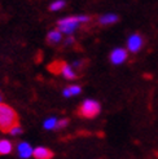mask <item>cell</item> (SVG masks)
Instances as JSON below:
<instances>
[{"mask_svg": "<svg viewBox=\"0 0 158 159\" xmlns=\"http://www.w3.org/2000/svg\"><path fill=\"white\" fill-rule=\"evenodd\" d=\"M16 125H18L17 113L9 105L0 104V131L9 133Z\"/></svg>", "mask_w": 158, "mask_h": 159, "instance_id": "6da1fadb", "label": "cell"}, {"mask_svg": "<svg viewBox=\"0 0 158 159\" xmlns=\"http://www.w3.org/2000/svg\"><path fill=\"white\" fill-rule=\"evenodd\" d=\"M101 111V106L97 101L95 100H84L82 104H81V107H79V115L82 118H87V119H91V118H95L100 114Z\"/></svg>", "mask_w": 158, "mask_h": 159, "instance_id": "7a4b0ae2", "label": "cell"}, {"mask_svg": "<svg viewBox=\"0 0 158 159\" xmlns=\"http://www.w3.org/2000/svg\"><path fill=\"white\" fill-rule=\"evenodd\" d=\"M57 25H58V31L70 35L74 33V30L78 29V26L81 25V22H79L78 16H77V17H66V18L58 20Z\"/></svg>", "mask_w": 158, "mask_h": 159, "instance_id": "3957f363", "label": "cell"}, {"mask_svg": "<svg viewBox=\"0 0 158 159\" xmlns=\"http://www.w3.org/2000/svg\"><path fill=\"white\" fill-rule=\"evenodd\" d=\"M143 38H141L139 34H132L128 39H127V49L132 53H136L141 49L143 47Z\"/></svg>", "mask_w": 158, "mask_h": 159, "instance_id": "277c9868", "label": "cell"}, {"mask_svg": "<svg viewBox=\"0 0 158 159\" xmlns=\"http://www.w3.org/2000/svg\"><path fill=\"white\" fill-rule=\"evenodd\" d=\"M127 60V51L124 48H115L110 53V61L113 65H121Z\"/></svg>", "mask_w": 158, "mask_h": 159, "instance_id": "5b68a950", "label": "cell"}, {"mask_svg": "<svg viewBox=\"0 0 158 159\" xmlns=\"http://www.w3.org/2000/svg\"><path fill=\"white\" fill-rule=\"evenodd\" d=\"M17 153H18L20 158L27 159V158H30L31 155H33L34 150H33V148H31V145L27 144V142H20V144L17 145Z\"/></svg>", "mask_w": 158, "mask_h": 159, "instance_id": "8992f818", "label": "cell"}, {"mask_svg": "<svg viewBox=\"0 0 158 159\" xmlns=\"http://www.w3.org/2000/svg\"><path fill=\"white\" fill-rule=\"evenodd\" d=\"M33 157L35 159H51L53 157V153L48 148H44V146H38L34 149V153Z\"/></svg>", "mask_w": 158, "mask_h": 159, "instance_id": "52a82bcc", "label": "cell"}, {"mask_svg": "<svg viewBox=\"0 0 158 159\" xmlns=\"http://www.w3.org/2000/svg\"><path fill=\"white\" fill-rule=\"evenodd\" d=\"M61 39H62V33L58 30H52L48 33V35H47V40H48V43H51V44L60 43Z\"/></svg>", "mask_w": 158, "mask_h": 159, "instance_id": "ba28073f", "label": "cell"}, {"mask_svg": "<svg viewBox=\"0 0 158 159\" xmlns=\"http://www.w3.org/2000/svg\"><path fill=\"white\" fill-rule=\"evenodd\" d=\"M118 21V16L114 13H108V14H102L99 18V22L101 25H112V23Z\"/></svg>", "mask_w": 158, "mask_h": 159, "instance_id": "9c48e42d", "label": "cell"}, {"mask_svg": "<svg viewBox=\"0 0 158 159\" xmlns=\"http://www.w3.org/2000/svg\"><path fill=\"white\" fill-rule=\"evenodd\" d=\"M61 74H62V76H64V78L69 79V80H72V79H75L77 78L73 67L69 66L67 63H62V66H61Z\"/></svg>", "mask_w": 158, "mask_h": 159, "instance_id": "30bf717a", "label": "cell"}, {"mask_svg": "<svg viewBox=\"0 0 158 159\" xmlns=\"http://www.w3.org/2000/svg\"><path fill=\"white\" fill-rule=\"evenodd\" d=\"M13 150V145L8 140H0V155H8Z\"/></svg>", "mask_w": 158, "mask_h": 159, "instance_id": "8fae6325", "label": "cell"}, {"mask_svg": "<svg viewBox=\"0 0 158 159\" xmlns=\"http://www.w3.org/2000/svg\"><path fill=\"white\" fill-rule=\"evenodd\" d=\"M57 118H48L47 120L43 123V125H44V128L45 129H56V125H57Z\"/></svg>", "mask_w": 158, "mask_h": 159, "instance_id": "7c38bea8", "label": "cell"}, {"mask_svg": "<svg viewBox=\"0 0 158 159\" xmlns=\"http://www.w3.org/2000/svg\"><path fill=\"white\" fill-rule=\"evenodd\" d=\"M66 5V3L64 2V0H57V2H53L51 5H49V9L52 11V12H57V11H60V9H62Z\"/></svg>", "mask_w": 158, "mask_h": 159, "instance_id": "4fadbf2b", "label": "cell"}, {"mask_svg": "<svg viewBox=\"0 0 158 159\" xmlns=\"http://www.w3.org/2000/svg\"><path fill=\"white\" fill-rule=\"evenodd\" d=\"M69 89H70V92H72V96H73V94H74V96H77V94H79L82 92V88L79 85H70Z\"/></svg>", "mask_w": 158, "mask_h": 159, "instance_id": "5bb4252c", "label": "cell"}, {"mask_svg": "<svg viewBox=\"0 0 158 159\" xmlns=\"http://www.w3.org/2000/svg\"><path fill=\"white\" fill-rule=\"evenodd\" d=\"M69 124V120L67 119H61V120L57 122V125H56V129H60V128H65V127Z\"/></svg>", "mask_w": 158, "mask_h": 159, "instance_id": "9a60e30c", "label": "cell"}, {"mask_svg": "<svg viewBox=\"0 0 158 159\" xmlns=\"http://www.w3.org/2000/svg\"><path fill=\"white\" fill-rule=\"evenodd\" d=\"M9 133L12 134V136H18V134H21V133H22V128H21L20 125H16L14 128H12V131H11Z\"/></svg>", "mask_w": 158, "mask_h": 159, "instance_id": "2e32d148", "label": "cell"}, {"mask_svg": "<svg viewBox=\"0 0 158 159\" xmlns=\"http://www.w3.org/2000/svg\"><path fill=\"white\" fill-rule=\"evenodd\" d=\"M78 20L81 23H86L91 21V17H88V16H78Z\"/></svg>", "mask_w": 158, "mask_h": 159, "instance_id": "e0dca14e", "label": "cell"}, {"mask_svg": "<svg viewBox=\"0 0 158 159\" xmlns=\"http://www.w3.org/2000/svg\"><path fill=\"white\" fill-rule=\"evenodd\" d=\"M64 96H65V97H72V92H70L69 87H67V88H65V89H64Z\"/></svg>", "mask_w": 158, "mask_h": 159, "instance_id": "ac0fdd59", "label": "cell"}, {"mask_svg": "<svg viewBox=\"0 0 158 159\" xmlns=\"http://www.w3.org/2000/svg\"><path fill=\"white\" fill-rule=\"evenodd\" d=\"M65 43H66L67 45H69V44H73V43H74V38H67Z\"/></svg>", "mask_w": 158, "mask_h": 159, "instance_id": "d6986e66", "label": "cell"}, {"mask_svg": "<svg viewBox=\"0 0 158 159\" xmlns=\"http://www.w3.org/2000/svg\"><path fill=\"white\" fill-rule=\"evenodd\" d=\"M0 104H2V96H0Z\"/></svg>", "mask_w": 158, "mask_h": 159, "instance_id": "ffe728a7", "label": "cell"}]
</instances>
